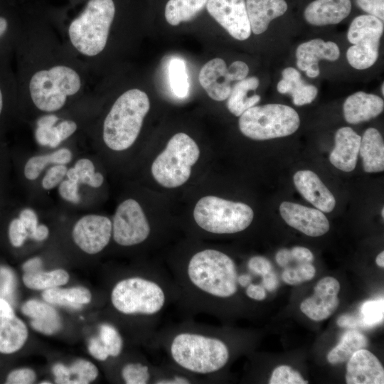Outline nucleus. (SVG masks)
Returning a JSON list of instances; mask_svg holds the SVG:
<instances>
[{"label":"nucleus","mask_w":384,"mask_h":384,"mask_svg":"<svg viewBox=\"0 0 384 384\" xmlns=\"http://www.w3.org/2000/svg\"><path fill=\"white\" fill-rule=\"evenodd\" d=\"M337 324L341 327L354 328L361 326V324L358 316L353 315H343L340 316L337 321Z\"/></svg>","instance_id":"51"},{"label":"nucleus","mask_w":384,"mask_h":384,"mask_svg":"<svg viewBox=\"0 0 384 384\" xmlns=\"http://www.w3.org/2000/svg\"><path fill=\"white\" fill-rule=\"evenodd\" d=\"M112 238L123 247H131L144 242L151 233V225L139 203L132 198L121 203L114 215Z\"/></svg>","instance_id":"9"},{"label":"nucleus","mask_w":384,"mask_h":384,"mask_svg":"<svg viewBox=\"0 0 384 384\" xmlns=\"http://www.w3.org/2000/svg\"><path fill=\"white\" fill-rule=\"evenodd\" d=\"M383 212H384V208H382V217H383V218L384 217V213H383Z\"/></svg>","instance_id":"60"},{"label":"nucleus","mask_w":384,"mask_h":384,"mask_svg":"<svg viewBox=\"0 0 384 384\" xmlns=\"http://www.w3.org/2000/svg\"><path fill=\"white\" fill-rule=\"evenodd\" d=\"M43 299L48 304L80 309L82 304H88L92 299L90 290L83 287L62 289L53 287L45 289Z\"/></svg>","instance_id":"27"},{"label":"nucleus","mask_w":384,"mask_h":384,"mask_svg":"<svg viewBox=\"0 0 384 384\" xmlns=\"http://www.w3.org/2000/svg\"><path fill=\"white\" fill-rule=\"evenodd\" d=\"M112 235L110 219L100 215H87L75 224L72 236L75 244L85 252L95 255L110 242Z\"/></svg>","instance_id":"11"},{"label":"nucleus","mask_w":384,"mask_h":384,"mask_svg":"<svg viewBox=\"0 0 384 384\" xmlns=\"http://www.w3.org/2000/svg\"><path fill=\"white\" fill-rule=\"evenodd\" d=\"M294 183L297 191L317 209L324 213L334 210L336 205L334 195L314 172L297 171L294 176Z\"/></svg>","instance_id":"18"},{"label":"nucleus","mask_w":384,"mask_h":384,"mask_svg":"<svg viewBox=\"0 0 384 384\" xmlns=\"http://www.w3.org/2000/svg\"><path fill=\"white\" fill-rule=\"evenodd\" d=\"M249 73L247 65L234 61L228 68L219 58L208 61L201 69L198 80L208 95L215 101L227 100L231 92L233 81H240Z\"/></svg>","instance_id":"10"},{"label":"nucleus","mask_w":384,"mask_h":384,"mask_svg":"<svg viewBox=\"0 0 384 384\" xmlns=\"http://www.w3.org/2000/svg\"><path fill=\"white\" fill-rule=\"evenodd\" d=\"M292 262L297 263H311L314 260L312 252L304 247L297 246L290 250Z\"/></svg>","instance_id":"49"},{"label":"nucleus","mask_w":384,"mask_h":384,"mask_svg":"<svg viewBox=\"0 0 384 384\" xmlns=\"http://www.w3.org/2000/svg\"><path fill=\"white\" fill-rule=\"evenodd\" d=\"M71 159L72 152L67 148L59 149L49 154L33 156L28 160L25 165V177L31 181L35 180L47 165L50 164L65 165Z\"/></svg>","instance_id":"31"},{"label":"nucleus","mask_w":384,"mask_h":384,"mask_svg":"<svg viewBox=\"0 0 384 384\" xmlns=\"http://www.w3.org/2000/svg\"><path fill=\"white\" fill-rule=\"evenodd\" d=\"M178 301V290L169 272L154 268L118 280L110 292L113 308L124 316L143 319L152 336L164 314Z\"/></svg>","instance_id":"3"},{"label":"nucleus","mask_w":384,"mask_h":384,"mask_svg":"<svg viewBox=\"0 0 384 384\" xmlns=\"http://www.w3.org/2000/svg\"><path fill=\"white\" fill-rule=\"evenodd\" d=\"M193 216L196 225L203 231L224 235L247 228L253 220L254 212L244 203L207 196L197 202Z\"/></svg>","instance_id":"5"},{"label":"nucleus","mask_w":384,"mask_h":384,"mask_svg":"<svg viewBox=\"0 0 384 384\" xmlns=\"http://www.w3.org/2000/svg\"><path fill=\"white\" fill-rule=\"evenodd\" d=\"M98 336L110 356L116 358L121 354L124 345L123 338L113 325L107 323L101 324Z\"/></svg>","instance_id":"35"},{"label":"nucleus","mask_w":384,"mask_h":384,"mask_svg":"<svg viewBox=\"0 0 384 384\" xmlns=\"http://www.w3.org/2000/svg\"><path fill=\"white\" fill-rule=\"evenodd\" d=\"M276 261L282 267H288L292 262L290 250L281 249L276 254Z\"/></svg>","instance_id":"53"},{"label":"nucleus","mask_w":384,"mask_h":384,"mask_svg":"<svg viewBox=\"0 0 384 384\" xmlns=\"http://www.w3.org/2000/svg\"><path fill=\"white\" fill-rule=\"evenodd\" d=\"M239 128L246 137L255 140L283 137L294 133L300 124L298 113L282 104L253 106L239 119Z\"/></svg>","instance_id":"7"},{"label":"nucleus","mask_w":384,"mask_h":384,"mask_svg":"<svg viewBox=\"0 0 384 384\" xmlns=\"http://www.w3.org/2000/svg\"><path fill=\"white\" fill-rule=\"evenodd\" d=\"M78 182L92 188L100 187L104 181L102 174L95 172L93 163L88 159H80L75 164Z\"/></svg>","instance_id":"37"},{"label":"nucleus","mask_w":384,"mask_h":384,"mask_svg":"<svg viewBox=\"0 0 384 384\" xmlns=\"http://www.w3.org/2000/svg\"><path fill=\"white\" fill-rule=\"evenodd\" d=\"M3 108H4V93H3V89L0 85V115L2 113Z\"/></svg>","instance_id":"58"},{"label":"nucleus","mask_w":384,"mask_h":384,"mask_svg":"<svg viewBox=\"0 0 384 384\" xmlns=\"http://www.w3.org/2000/svg\"><path fill=\"white\" fill-rule=\"evenodd\" d=\"M361 137L351 127L338 129L335 134V146L329 161L337 169L350 172L356 165Z\"/></svg>","instance_id":"19"},{"label":"nucleus","mask_w":384,"mask_h":384,"mask_svg":"<svg viewBox=\"0 0 384 384\" xmlns=\"http://www.w3.org/2000/svg\"><path fill=\"white\" fill-rule=\"evenodd\" d=\"M262 277V285L266 290L272 292L275 290L278 287L279 283L277 275L272 272V271L265 274Z\"/></svg>","instance_id":"52"},{"label":"nucleus","mask_w":384,"mask_h":384,"mask_svg":"<svg viewBox=\"0 0 384 384\" xmlns=\"http://www.w3.org/2000/svg\"><path fill=\"white\" fill-rule=\"evenodd\" d=\"M247 265L252 272L261 277L272 271L271 262L262 256L251 257Z\"/></svg>","instance_id":"46"},{"label":"nucleus","mask_w":384,"mask_h":384,"mask_svg":"<svg viewBox=\"0 0 384 384\" xmlns=\"http://www.w3.org/2000/svg\"><path fill=\"white\" fill-rule=\"evenodd\" d=\"M27 338L26 324L16 316L8 302L0 297V353L16 352L24 345Z\"/></svg>","instance_id":"17"},{"label":"nucleus","mask_w":384,"mask_h":384,"mask_svg":"<svg viewBox=\"0 0 384 384\" xmlns=\"http://www.w3.org/2000/svg\"><path fill=\"white\" fill-rule=\"evenodd\" d=\"M368 343L367 338L361 332L356 330L347 331L338 345L328 353L327 360L332 365L348 361L355 352L365 348Z\"/></svg>","instance_id":"28"},{"label":"nucleus","mask_w":384,"mask_h":384,"mask_svg":"<svg viewBox=\"0 0 384 384\" xmlns=\"http://www.w3.org/2000/svg\"><path fill=\"white\" fill-rule=\"evenodd\" d=\"M22 50L21 90L38 111L57 112L88 90L90 73L59 31L31 26L23 32Z\"/></svg>","instance_id":"1"},{"label":"nucleus","mask_w":384,"mask_h":384,"mask_svg":"<svg viewBox=\"0 0 384 384\" xmlns=\"http://www.w3.org/2000/svg\"><path fill=\"white\" fill-rule=\"evenodd\" d=\"M97 368L90 361L79 359L68 367L64 384H87L98 376Z\"/></svg>","instance_id":"34"},{"label":"nucleus","mask_w":384,"mask_h":384,"mask_svg":"<svg viewBox=\"0 0 384 384\" xmlns=\"http://www.w3.org/2000/svg\"><path fill=\"white\" fill-rule=\"evenodd\" d=\"M151 346L164 353L168 366L198 381L210 380L226 367L231 356L229 346L215 329L191 321L157 331Z\"/></svg>","instance_id":"2"},{"label":"nucleus","mask_w":384,"mask_h":384,"mask_svg":"<svg viewBox=\"0 0 384 384\" xmlns=\"http://www.w3.org/2000/svg\"><path fill=\"white\" fill-rule=\"evenodd\" d=\"M209 14L234 38L247 39L252 33L245 0H208Z\"/></svg>","instance_id":"12"},{"label":"nucleus","mask_w":384,"mask_h":384,"mask_svg":"<svg viewBox=\"0 0 384 384\" xmlns=\"http://www.w3.org/2000/svg\"><path fill=\"white\" fill-rule=\"evenodd\" d=\"M48 235L49 230L48 227L45 225H38L28 237L36 240L42 241L46 240L48 237Z\"/></svg>","instance_id":"54"},{"label":"nucleus","mask_w":384,"mask_h":384,"mask_svg":"<svg viewBox=\"0 0 384 384\" xmlns=\"http://www.w3.org/2000/svg\"><path fill=\"white\" fill-rule=\"evenodd\" d=\"M208 0H169L164 16L171 26L193 19L206 6Z\"/></svg>","instance_id":"29"},{"label":"nucleus","mask_w":384,"mask_h":384,"mask_svg":"<svg viewBox=\"0 0 384 384\" xmlns=\"http://www.w3.org/2000/svg\"><path fill=\"white\" fill-rule=\"evenodd\" d=\"M383 298L366 301L362 304L358 316L361 327H373L383 321Z\"/></svg>","instance_id":"36"},{"label":"nucleus","mask_w":384,"mask_h":384,"mask_svg":"<svg viewBox=\"0 0 384 384\" xmlns=\"http://www.w3.org/2000/svg\"><path fill=\"white\" fill-rule=\"evenodd\" d=\"M88 351L95 358L99 361H103L110 357L105 346L100 339L99 336L92 337L90 339Z\"/></svg>","instance_id":"47"},{"label":"nucleus","mask_w":384,"mask_h":384,"mask_svg":"<svg viewBox=\"0 0 384 384\" xmlns=\"http://www.w3.org/2000/svg\"><path fill=\"white\" fill-rule=\"evenodd\" d=\"M282 79L277 85L281 94H290L293 103L297 106L309 104L318 94V89L312 85L306 84L301 78L300 73L294 68L288 67L282 73Z\"/></svg>","instance_id":"24"},{"label":"nucleus","mask_w":384,"mask_h":384,"mask_svg":"<svg viewBox=\"0 0 384 384\" xmlns=\"http://www.w3.org/2000/svg\"><path fill=\"white\" fill-rule=\"evenodd\" d=\"M169 75L173 92L178 97H185L189 90L185 62L178 58L171 59L169 66Z\"/></svg>","instance_id":"33"},{"label":"nucleus","mask_w":384,"mask_h":384,"mask_svg":"<svg viewBox=\"0 0 384 384\" xmlns=\"http://www.w3.org/2000/svg\"><path fill=\"white\" fill-rule=\"evenodd\" d=\"M69 280L68 273L62 269L43 271L42 269L31 272H24L23 282L29 289L45 290L66 284Z\"/></svg>","instance_id":"30"},{"label":"nucleus","mask_w":384,"mask_h":384,"mask_svg":"<svg viewBox=\"0 0 384 384\" xmlns=\"http://www.w3.org/2000/svg\"><path fill=\"white\" fill-rule=\"evenodd\" d=\"M42 260L39 257H34L26 261L23 265L24 272H31L42 269Z\"/></svg>","instance_id":"55"},{"label":"nucleus","mask_w":384,"mask_h":384,"mask_svg":"<svg viewBox=\"0 0 384 384\" xmlns=\"http://www.w3.org/2000/svg\"><path fill=\"white\" fill-rule=\"evenodd\" d=\"M381 88H382V89H381V90H382V94L384 95V94H383V93H384V91H383L384 84H383V83L382 84V87H381Z\"/></svg>","instance_id":"59"},{"label":"nucleus","mask_w":384,"mask_h":384,"mask_svg":"<svg viewBox=\"0 0 384 384\" xmlns=\"http://www.w3.org/2000/svg\"><path fill=\"white\" fill-rule=\"evenodd\" d=\"M60 196L67 201L78 203L80 201L78 183L70 180L62 181L58 187Z\"/></svg>","instance_id":"45"},{"label":"nucleus","mask_w":384,"mask_h":384,"mask_svg":"<svg viewBox=\"0 0 384 384\" xmlns=\"http://www.w3.org/2000/svg\"><path fill=\"white\" fill-rule=\"evenodd\" d=\"M270 384H306L301 374L290 366L282 365L277 367L272 372Z\"/></svg>","instance_id":"39"},{"label":"nucleus","mask_w":384,"mask_h":384,"mask_svg":"<svg viewBox=\"0 0 384 384\" xmlns=\"http://www.w3.org/2000/svg\"><path fill=\"white\" fill-rule=\"evenodd\" d=\"M343 109L346 121L356 124L379 115L383 111L384 102L378 95L360 91L346 98Z\"/></svg>","instance_id":"21"},{"label":"nucleus","mask_w":384,"mask_h":384,"mask_svg":"<svg viewBox=\"0 0 384 384\" xmlns=\"http://www.w3.org/2000/svg\"><path fill=\"white\" fill-rule=\"evenodd\" d=\"M351 10V0H315L306 6L304 15L311 25L326 26L340 23Z\"/></svg>","instance_id":"20"},{"label":"nucleus","mask_w":384,"mask_h":384,"mask_svg":"<svg viewBox=\"0 0 384 384\" xmlns=\"http://www.w3.org/2000/svg\"><path fill=\"white\" fill-rule=\"evenodd\" d=\"M279 212L289 226L306 235L319 237L329 230L330 225L327 218L319 209L284 201L280 204Z\"/></svg>","instance_id":"14"},{"label":"nucleus","mask_w":384,"mask_h":384,"mask_svg":"<svg viewBox=\"0 0 384 384\" xmlns=\"http://www.w3.org/2000/svg\"><path fill=\"white\" fill-rule=\"evenodd\" d=\"M9 28V23L6 18L0 16V38L2 37Z\"/></svg>","instance_id":"56"},{"label":"nucleus","mask_w":384,"mask_h":384,"mask_svg":"<svg viewBox=\"0 0 384 384\" xmlns=\"http://www.w3.org/2000/svg\"><path fill=\"white\" fill-rule=\"evenodd\" d=\"M157 367L144 362H130L122 368L121 376L127 384H148L154 380Z\"/></svg>","instance_id":"32"},{"label":"nucleus","mask_w":384,"mask_h":384,"mask_svg":"<svg viewBox=\"0 0 384 384\" xmlns=\"http://www.w3.org/2000/svg\"><path fill=\"white\" fill-rule=\"evenodd\" d=\"M383 22L371 15H361L351 22L347 38L353 44L346 52L348 63L354 68L364 70L377 60Z\"/></svg>","instance_id":"8"},{"label":"nucleus","mask_w":384,"mask_h":384,"mask_svg":"<svg viewBox=\"0 0 384 384\" xmlns=\"http://www.w3.org/2000/svg\"><path fill=\"white\" fill-rule=\"evenodd\" d=\"M28 237V233L19 218L13 219L9 227V238L14 247H21Z\"/></svg>","instance_id":"42"},{"label":"nucleus","mask_w":384,"mask_h":384,"mask_svg":"<svg viewBox=\"0 0 384 384\" xmlns=\"http://www.w3.org/2000/svg\"><path fill=\"white\" fill-rule=\"evenodd\" d=\"M339 55L340 50L336 43L315 38L297 47V65L299 69L304 71L308 77L314 78L320 73L318 64L320 60L335 61Z\"/></svg>","instance_id":"15"},{"label":"nucleus","mask_w":384,"mask_h":384,"mask_svg":"<svg viewBox=\"0 0 384 384\" xmlns=\"http://www.w3.org/2000/svg\"><path fill=\"white\" fill-rule=\"evenodd\" d=\"M18 218L26 228L28 236L38 225L37 215L32 209L25 208L22 210L19 214Z\"/></svg>","instance_id":"48"},{"label":"nucleus","mask_w":384,"mask_h":384,"mask_svg":"<svg viewBox=\"0 0 384 384\" xmlns=\"http://www.w3.org/2000/svg\"><path fill=\"white\" fill-rule=\"evenodd\" d=\"M21 311L31 319V326L38 332L52 335L61 329L62 323L58 313L47 303L30 299L23 304Z\"/></svg>","instance_id":"23"},{"label":"nucleus","mask_w":384,"mask_h":384,"mask_svg":"<svg viewBox=\"0 0 384 384\" xmlns=\"http://www.w3.org/2000/svg\"><path fill=\"white\" fill-rule=\"evenodd\" d=\"M36 373L31 368H20L11 371L6 379L8 384H31L36 380Z\"/></svg>","instance_id":"43"},{"label":"nucleus","mask_w":384,"mask_h":384,"mask_svg":"<svg viewBox=\"0 0 384 384\" xmlns=\"http://www.w3.org/2000/svg\"><path fill=\"white\" fill-rule=\"evenodd\" d=\"M245 5L251 31L256 35L264 33L270 23L287 9L284 0H246Z\"/></svg>","instance_id":"22"},{"label":"nucleus","mask_w":384,"mask_h":384,"mask_svg":"<svg viewBox=\"0 0 384 384\" xmlns=\"http://www.w3.org/2000/svg\"><path fill=\"white\" fill-rule=\"evenodd\" d=\"M315 273V268L311 263H297L294 267H285L282 278L288 284L297 285L311 280Z\"/></svg>","instance_id":"38"},{"label":"nucleus","mask_w":384,"mask_h":384,"mask_svg":"<svg viewBox=\"0 0 384 384\" xmlns=\"http://www.w3.org/2000/svg\"><path fill=\"white\" fill-rule=\"evenodd\" d=\"M199 148L188 134L179 132L168 142L165 149L155 159L151 174L155 181L165 188H176L185 183L191 167L198 161Z\"/></svg>","instance_id":"6"},{"label":"nucleus","mask_w":384,"mask_h":384,"mask_svg":"<svg viewBox=\"0 0 384 384\" xmlns=\"http://www.w3.org/2000/svg\"><path fill=\"white\" fill-rule=\"evenodd\" d=\"M60 120V119H59ZM53 127V141L51 148L58 146L62 142L72 136L78 129V124L73 119L61 120Z\"/></svg>","instance_id":"40"},{"label":"nucleus","mask_w":384,"mask_h":384,"mask_svg":"<svg viewBox=\"0 0 384 384\" xmlns=\"http://www.w3.org/2000/svg\"><path fill=\"white\" fill-rule=\"evenodd\" d=\"M340 288L336 278H322L315 286L314 294L301 303V311L311 320L319 321L326 319L334 314L339 304L338 294Z\"/></svg>","instance_id":"13"},{"label":"nucleus","mask_w":384,"mask_h":384,"mask_svg":"<svg viewBox=\"0 0 384 384\" xmlns=\"http://www.w3.org/2000/svg\"><path fill=\"white\" fill-rule=\"evenodd\" d=\"M41 383H50L49 382H42Z\"/></svg>","instance_id":"61"},{"label":"nucleus","mask_w":384,"mask_h":384,"mask_svg":"<svg viewBox=\"0 0 384 384\" xmlns=\"http://www.w3.org/2000/svg\"><path fill=\"white\" fill-rule=\"evenodd\" d=\"M67 171V167L63 164H55L50 167L43 178L41 182L43 188L46 190L55 188L65 176Z\"/></svg>","instance_id":"41"},{"label":"nucleus","mask_w":384,"mask_h":384,"mask_svg":"<svg viewBox=\"0 0 384 384\" xmlns=\"http://www.w3.org/2000/svg\"><path fill=\"white\" fill-rule=\"evenodd\" d=\"M359 153L366 172L384 170V143L380 133L375 128L367 129L361 139Z\"/></svg>","instance_id":"25"},{"label":"nucleus","mask_w":384,"mask_h":384,"mask_svg":"<svg viewBox=\"0 0 384 384\" xmlns=\"http://www.w3.org/2000/svg\"><path fill=\"white\" fill-rule=\"evenodd\" d=\"M150 109L147 94L139 88L123 92L114 102L102 125V139L114 151L129 148L137 139Z\"/></svg>","instance_id":"4"},{"label":"nucleus","mask_w":384,"mask_h":384,"mask_svg":"<svg viewBox=\"0 0 384 384\" xmlns=\"http://www.w3.org/2000/svg\"><path fill=\"white\" fill-rule=\"evenodd\" d=\"M375 262L379 267H384V252L383 251H382L380 253L378 254V255L377 256L375 259Z\"/></svg>","instance_id":"57"},{"label":"nucleus","mask_w":384,"mask_h":384,"mask_svg":"<svg viewBox=\"0 0 384 384\" xmlns=\"http://www.w3.org/2000/svg\"><path fill=\"white\" fill-rule=\"evenodd\" d=\"M356 2L363 11L383 21L384 0H356Z\"/></svg>","instance_id":"44"},{"label":"nucleus","mask_w":384,"mask_h":384,"mask_svg":"<svg viewBox=\"0 0 384 384\" xmlns=\"http://www.w3.org/2000/svg\"><path fill=\"white\" fill-rule=\"evenodd\" d=\"M260 81L257 77L245 78L238 81L231 89L228 97V110L236 117H240L245 111L255 106L261 99L256 94L249 95L259 86Z\"/></svg>","instance_id":"26"},{"label":"nucleus","mask_w":384,"mask_h":384,"mask_svg":"<svg viewBox=\"0 0 384 384\" xmlns=\"http://www.w3.org/2000/svg\"><path fill=\"white\" fill-rule=\"evenodd\" d=\"M346 381L348 384H383V367L373 353L360 349L347 361Z\"/></svg>","instance_id":"16"},{"label":"nucleus","mask_w":384,"mask_h":384,"mask_svg":"<svg viewBox=\"0 0 384 384\" xmlns=\"http://www.w3.org/2000/svg\"><path fill=\"white\" fill-rule=\"evenodd\" d=\"M246 295L252 300L260 302L267 297L266 289L262 284L252 283L247 288Z\"/></svg>","instance_id":"50"}]
</instances>
